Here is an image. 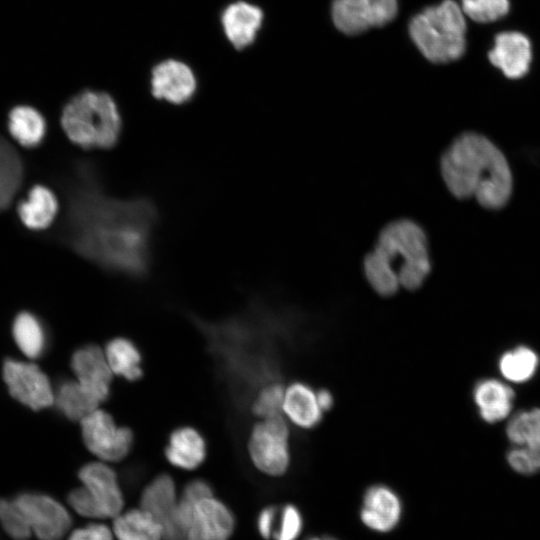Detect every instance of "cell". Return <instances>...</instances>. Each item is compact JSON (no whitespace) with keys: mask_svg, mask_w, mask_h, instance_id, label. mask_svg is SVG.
<instances>
[{"mask_svg":"<svg viewBox=\"0 0 540 540\" xmlns=\"http://www.w3.org/2000/svg\"><path fill=\"white\" fill-rule=\"evenodd\" d=\"M157 218L147 198L107 195L94 166L81 161L69 186L62 237L75 253L101 268L138 278L148 272Z\"/></svg>","mask_w":540,"mask_h":540,"instance_id":"cell-1","label":"cell"},{"mask_svg":"<svg viewBox=\"0 0 540 540\" xmlns=\"http://www.w3.org/2000/svg\"><path fill=\"white\" fill-rule=\"evenodd\" d=\"M441 175L457 198L475 197L485 208L506 204L512 191V175L502 152L486 137L464 133L444 152Z\"/></svg>","mask_w":540,"mask_h":540,"instance_id":"cell-2","label":"cell"},{"mask_svg":"<svg viewBox=\"0 0 540 540\" xmlns=\"http://www.w3.org/2000/svg\"><path fill=\"white\" fill-rule=\"evenodd\" d=\"M431 270L428 240L423 228L408 218L386 224L363 260L364 276L380 296H392L400 287L416 290Z\"/></svg>","mask_w":540,"mask_h":540,"instance_id":"cell-3","label":"cell"},{"mask_svg":"<svg viewBox=\"0 0 540 540\" xmlns=\"http://www.w3.org/2000/svg\"><path fill=\"white\" fill-rule=\"evenodd\" d=\"M60 122L68 139L83 149H110L119 140L122 118L114 98L85 89L63 106Z\"/></svg>","mask_w":540,"mask_h":540,"instance_id":"cell-4","label":"cell"},{"mask_svg":"<svg viewBox=\"0 0 540 540\" xmlns=\"http://www.w3.org/2000/svg\"><path fill=\"white\" fill-rule=\"evenodd\" d=\"M409 31L418 49L433 63L455 61L465 52V14L454 0L423 10L412 19Z\"/></svg>","mask_w":540,"mask_h":540,"instance_id":"cell-5","label":"cell"},{"mask_svg":"<svg viewBox=\"0 0 540 540\" xmlns=\"http://www.w3.org/2000/svg\"><path fill=\"white\" fill-rule=\"evenodd\" d=\"M82 486L72 490L68 503L79 515L88 518L116 517L124 500L115 471L102 462H90L78 472Z\"/></svg>","mask_w":540,"mask_h":540,"instance_id":"cell-6","label":"cell"},{"mask_svg":"<svg viewBox=\"0 0 540 540\" xmlns=\"http://www.w3.org/2000/svg\"><path fill=\"white\" fill-rule=\"evenodd\" d=\"M248 450L253 464L263 473L279 476L290 464L289 430L284 419H262L250 434Z\"/></svg>","mask_w":540,"mask_h":540,"instance_id":"cell-7","label":"cell"},{"mask_svg":"<svg viewBox=\"0 0 540 540\" xmlns=\"http://www.w3.org/2000/svg\"><path fill=\"white\" fill-rule=\"evenodd\" d=\"M80 426L87 449L104 461H120L132 448L134 438L131 429L118 426L104 410H94L80 421Z\"/></svg>","mask_w":540,"mask_h":540,"instance_id":"cell-8","label":"cell"},{"mask_svg":"<svg viewBox=\"0 0 540 540\" xmlns=\"http://www.w3.org/2000/svg\"><path fill=\"white\" fill-rule=\"evenodd\" d=\"M14 501L39 540H61L72 519L67 509L54 498L40 493H23Z\"/></svg>","mask_w":540,"mask_h":540,"instance_id":"cell-9","label":"cell"},{"mask_svg":"<svg viewBox=\"0 0 540 540\" xmlns=\"http://www.w3.org/2000/svg\"><path fill=\"white\" fill-rule=\"evenodd\" d=\"M3 378L11 396L31 409L39 410L54 404L55 393L50 381L37 365L7 360Z\"/></svg>","mask_w":540,"mask_h":540,"instance_id":"cell-10","label":"cell"},{"mask_svg":"<svg viewBox=\"0 0 540 540\" xmlns=\"http://www.w3.org/2000/svg\"><path fill=\"white\" fill-rule=\"evenodd\" d=\"M397 0H334L332 17L342 32L355 35L391 21Z\"/></svg>","mask_w":540,"mask_h":540,"instance_id":"cell-11","label":"cell"},{"mask_svg":"<svg viewBox=\"0 0 540 540\" xmlns=\"http://www.w3.org/2000/svg\"><path fill=\"white\" fill-rule=\"evenodd\" d=\"M196 91V75L186 62L167 58L156 63L150 71V92L158 100L182 105L188 103Z\"/></svg>","mask_w":540,"mask_h":540,"instance_id":"cell-12","label":"cell"},{"mask_svg":"<svg viewBox=\"0 0 540 540\" xmlns=\"http://www.w3.org/2000/svg\"><path fill=\"white\" fill-rule=\"evenodd\" d=\"M71 368L76 380L100 403L107 400L113 377L104 350L94 344L77 349L71 358Z\"/></svg>","mask_w":540,"mask_h":540,"instance_id":"cell-13","label":"cell"},{"mask_svg":"<svg viewBox=\"0 0 540 540\" xmlns=\"http://www.w3.org/2000/svg\"><path fill=\"white\" fill-rule=\"evenodd\" d=\"M235 527L229 508L209 496L195 505L185 540H228Z\"/></svg>","mask_w":540,"mask_h":540,"instance_id":"cell-14","label":"cell"},{"mask_svg":"<svg viewBox=\"0 0 540 540\" xmlns=\"http://www.w3.org/2000/svg\"><path fill=\"white\" fill-rule=\"evenodd\" d=\"M488 59L507 78H521L528 72L532 61L530 40L518 31L500 32L494 38Z\"/></svg>","mask_w":540,"mask_h":540,"instance_id":"cell-15","label":"cell"},{"mask_svg":"<svg viewBox=\"0 0 540 540\" xmlns=\"http://www.w3.org/2000/svg\"><path fill=\"white\" fill-rule=\"evenodd\" d=\"M262 19L261 9L245 1L228 4L220 15L222 31L228 42L237 50L253 43Z\"/></svg>","mask_w":540,"mask_h":540,"instance_id":"cell-16","label":"cell"},{"mask_svg":"<svg viewBox=\"0 0 540 540\" xmlns=\"http://www.w3.org/2000/svg\"><path fill=\"white\" fill-rule=\"evenodd\" d=\"M401 512V501L391 488L373 485L366 490L360 516L370 529L378 532L390 531L397 525Z\"/></svg>","mask_w":540,"mask_h":540,"instance_id":"cell-17","label":"cell"},{"mask_svg":"<svg viewBox=\"0 0 540 540\" xmlns=\"http://www.w3.org/2000/svg\"><path fill=\"white\" fill-rule=\"evenodd\" d=\"M177 504L175 483L168 474L156 476L145 487L140 499V508L161 525L163 532L171 523Z\"/></svg>","mask_w":540,"mask_h":540,"instance_id":"cell-18","label":"cell"},{"mask_svg":"<svg viewBox=\"0 0 540 540\" xmlns=\"http://www.w3.org/2000/svg\"><path fill=\"white\" fill-rule=\"evenodd\" d=\"M168 462L184 470L200 466L206 457V443L203 436L192 427H180L169 437L165 448Z\"/></svg>","mask_w":540,"mask_h":540,"instance_id":"cell-19","label":"cell"},{"mask_svg":"<svg viewBox=\"0 0 540 540\" xmlns=\"http://www.w3.org/2000/svg\"><path fill=\"white\" fill-rule=\"evenodd\" d=\"M59 204L55 194L46 186L34 185L17 208L22 224L30 230L48 228L58 214Z\"/></svg>","mask_w":540,"mask_h":540,"instance_id":"cell-20","label":"cell"},{"mask_svg":"<svg viewBox=\"0 0 540 540\" xmlns=\"http://www.w3.org/2000/svg\"><path fill=\"white\" fill-rule=\"evenodd\" d=\"M283 410L295 425L303 429L319 424L323 413L316 392L302 382L293 383L285 390Z\"/></svg>","mask_w":540,"mask_h":540,"instance_id":"cell-21","label":"cell"},{"mask_svg":"<svg viewBox=\"0 0 540 540\" xmlns=\"http://www.w3.org/2000/svg\"><path fill=\"white\" fill-rule=\"evenodd\" d=\"M7 127L14 140L25 148L41 144L47 128L43 115L29 105L13 107L8 114Z\"/></svg>","mask_w":540,"mask_h":540,"instance_id":"cell-22","label":"cell"},{"mask_svg":"<svg viewBox=\"0 0 540 540\" xmlns=\"http://www.w3.org/2000/svg\"><path fill=\"white\" fill-rule=\"evenodd\" d=\"M513 398V390L496 380H484L474 390L480 415L490 423L502 420L509 414Z\"/></svg>","mask_w":540,"mask_h":540,"instance_id":"cell-23","label":"cell"},{"mask_svg":"<svg viewBox=\"0 0 540 540\" xmlns=\"http://www.w3.org/2000/svg\"><path fill=\"white\" fill-rule=\"evenodd\" d=\"M24 166L15 147L0 135V211L6 210L18 193Z\"/></svg>","mask_w":540,"mask_h":540,"instance_id":"cell-24","label":"cell"},{"mask_svg":"<svg viewBox=\"0 0 540 540\" xmlns=\"http://www.w3.org/2000/svg\"><path fill=\"white\" fill-rule=\"evenodd\" d=\"M54 403L64 416L79 422L101 404L77 380L62 382L55 393Z\"/></svg>","mask_w":540,"mask_h":540,"instance_id":"cell-25","label":"cell"},{"mask_svg":"<svg viewBox=\"0 0 540 540\" xmlns=\"http://www.w3.org/2000/svg\"><path fill=\"white\" fill-rule=\"evenodd\" d=\"M117 540H162L161 525L143 509H132L114 517Z\"/></svg>","mask_w":540,"mask_h":540,"instance_id":"cell-26","label":"cell"},{"mask_svg":"<svg viewBox=\"0 0 540 540\" xmlns=\"http://www.w3.org/2000/svg\"><path fill=\"white\" fill-rule=\"evenodd\" d=\"M104 352L113 374L128 381H136L143 375L140 351L131 340L115 337L106 344Z\"/></svg>","mask_w":540,"mask_h":540,"instance_id":"cell-27","label":"cell"},{"mask_svg":"<svg viewBox=\"0 0 540 540\" xmlns=\"http://www.w3.org/2000/svg\"><path fill=\"white\" fill-rule=\"evenodd\" d=\"M14 339L19 349L29 358L38 357L44 348V332L30 313L19 314L13 325Z\"/></svg>","mask_w":540,"mask_h":540,"instance_id":"cell-28","label":"cell"},{"mask_svg":"<svg viewBox=\"0 0 540 540\" xmlns=\"http://www.w3.org/2000/svg\"><path fill=\"white\" fill-rule=\"evenodd\" d=\"M538 365L537 355L527 347H518L500 359L502 375L512 382H524L532 377Z\"/></svg>","mask_w":540,"mask_h":540,"instance_id":"cell-29","label":"cell"},{"mask_svg":"<svg viewBox=\"0 0 540 540\" xmlns=\"http://www.w3.org/2000/svg\"><path fill=\"white\" fill-rule=\"evenodd\" d=\"M506 433L515 446L540 445V409L524 411L514 416Z\"/></svg>","mask_w":540,"mask_h":540,"instance_id":"cell-30","label":"cell"},{"mask_svg":"<svg viewBox=\"0 0 540 540\" xmlns=\"http://www.w3.org/2000/svg\"><path fill=\"white\" fill-rule=\"evenodd\" d=\"M509 8V0H461L463 13L478 23L494 22L504 17Z\"/></svg>","mask_w":540,"mask_h":540,"instance_id":"cell-31","label":"cell"},{"mask_svg":"<svg viewBox=\"0 0 540 540\" xmlns=\"http://www.w3.org/2000/svg\"><path fill=\"white\" fill-rule=\"evenodd\" d=\"M0 525L13 540H28L33 534L16 502L0 499Z\"/></svg>","mask_w":540,"mask_h":540,"instance_id":"cell-32","label":"cell"},{"mask_svg":"<svg viewBox=\"0 0 540 540\" xmlns=\"http://www.w3.org/2000/svg\"><path fill=\"white\" fill-rule=\"evenodd\" d=\"M284 393V388L278 383L262 387L252 402L253 414L262 419L280 415V411L283 410Z\"/></svg>","mask_w":540,"mask_h":540,"instance_id":"cell-33","label":"cell"},{"mask_svg":"<svg viewBox=\"0 0 540 540\" xmlns=\"http://www.w3.org/2000/svg\"><path fill=\"white\" fill-rule=\"evenodd\" d=\"M507 460L511 468L529 475L540 471V445L514 446L508 452Z\"/></svg>","mask_w":540,"mask_h":540,"instance_id":"cell-34","label":"cell"},{"mask_svg":"<svg viewBox=\"0 0 540 540\" xmlns=\"http://www.w3.org/2000/svg\"><path fill=\"white\" fill-rule=\"evenodd\" d=\"M302 528V518L294 505H286L281 513L280 523L274 532L275 540H295Z\"/></svg>","mask_w":540,"mask_h":540,"instance_id":"cell-35","label":"cell"},{"mask_svg":"<svg viewBox=\"0 0 540 540\" xmlns=\"http://www.w3.org/2000/svg\"><path fill=\"white\" fill-rule=\"evenodd\" d=\"M112 536V532L106 525L92 523L75 529L68 540H113Z\"/></svg>","mask_w":540,"mask_h":540,"instance_id":"cell-36","label":"cell"},{"mask_svg":"<svg viewBox=\"0 0 540 540\" xmlns=\"http://www.w3.org/2000/svg\"><path fill=\"white\" fill-rule=\"evenodd\" d=\"M275 516L276 509L274 507H266L259 513L257 528L260 535L265 539H269L273 535Z\"/></svg>","mask_w":540,"mask_h":540,"instance_id":"cell-37","label":"cell"},{"mask_svg":"<svg viewBox=\"0 0 540 540\" xmlns=\"http://www.w3.org/2000/svg\"><path fill=\"white\" fill-rule=\"evenodd\" d=\"M318 403L323 411L329 410L333 406V396L330 391L320 389L316 392Z\"/></svg>","mask_w":540,"mask_h":540,"instance_id":"cell-38","label":"cell"},{"mask_svg":"<svg viewBox=\"0 0 540 540\" xmlns=\"http://www.w3.org/2000/svg\"><path fill=\"white\" fill-rule=\"evenodd\" d=\"M307 540H337V539L328 537V536H322V537H311Z\"/></svg>","mask_w":540,"mask_h":540,"instance_id":"cell-39","label":"cell"}]
</instances>
